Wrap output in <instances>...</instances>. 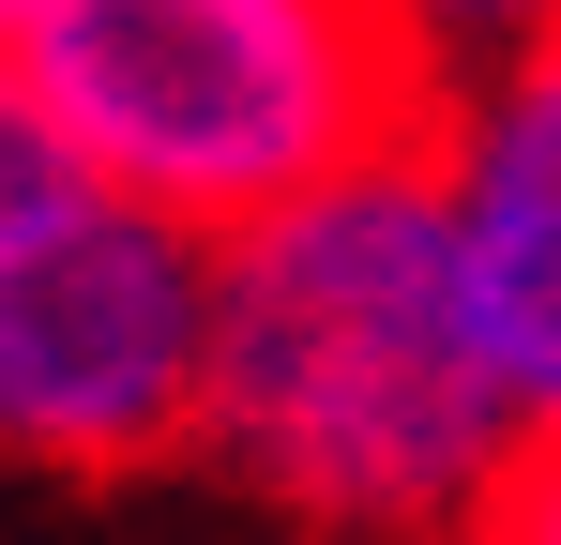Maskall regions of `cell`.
<instances>
[{
  "label": "cell",
  "instance_id": "1",
  "mask_svg": "<svg viewBox=\"0 0 561 545\" xmlns=\"http://www.w3.org/2000/svg\"><path fill=\"white\" fill-rule=\"evenodd\" d=\"M197 440L334 545L485 531V500L516 485L531 425H516V394L485 363L425 137L365 152L350 182L288 197L259 228H228Z\"/></svg>",
  "mask_w": 561,
  "mask_h": 545
},
{
  "label": "cell",
  "instance_id": "2",
  "mask_svg": "<svg viewBox=\"0 0 561 545\" xmlns=\"http://www.w3.org/2000/svg\"><path fill=\"white\" fill-rule=\"evenodd\" d=\"M15 77L77 167L213 243L425 137V77L379 0H31Z\"/></svg>",
  "mask_w": 561,
  "mask_h": 545
},
{
  "label": "cell",
  "instance_id": "3",
  "mask_svg": "<svg viewBox=\"0 0 561 545\" xmlns=\"http://www.w3.org/2000/svg\"><path fill=\"white\" fill-rule=\"evenodd\" d=\"M213 228L137 182L61 167L0 212V454L31 469H152L213 409Z\"/></svg>",
  "mask_w": 561,
  "mask_h": 545
},
{
  "label": "cell",
  "instance_id": "4",
  "mask_svg": "<svg viewBox=\"0 0 561 545\" xmlns=\"http://www.w3.org/2000/svg\"><path fill=\"white\" fill-rule=\"evenodd\" d=\"M425 167H440V212H456L485 363H501L516 425L561 440V31L516 46L501 77H470L456 106H425Z\"/></svg>",
  "mask_w": 561,
  "mask_h": 545
},
{
  "label": "cell",
  "instance_id": "5",
  "mask_svg": "<svg viewBox=\"0 0 561 545\" xmlns=\"http://www.w3.org/2000/svg\"><path fill=\"white\" fill-rule=\"evenodd\" d=\"M379 31L410 46V77H425V106H456L470 77H501L516 46H547L561 0H379Z\"/></svg>",
  "mask_w": 561,
  "mask_h": 545
},
{
  "label": "cell",
  "instance_id": "6",
  "mask_svg": "<svg viewBox=\"0 0 561 545\" xmlns=\"http://www.w3.org/2000/svg\"><path fill=\"white\" fill-rule=\"evenodd\" d=\"M61 167H77V152H61V121H46V91L15 77V46H0V212H15V197H46Z\"/></svg>",
  "mask_w": 561,
  "mask_h": 545
},
{
  "label": "cell",
  "instance_id": "7",
  "mask_svg": "<svg viewBox=\"0 0 561 545\" xmlns=\"http://www.w3.org/2000/svg\"><path fill=\"white\" fill-rule=\"evenodd\" d=\"M485 545H561V440L516 454V485L485 500Z\"/></svg>",
  "mask_w": 561,
  "mask_h": 545
},
{
  "label": "cell",
  "instance_id": "8",
  "mask_svg": "<svg viewBox=\"0 0 561 545\" xmlns=\"http://www.w3.org/2000/svg\"><path fill=\"white\" fill-rule=\"evenodd\" d=\"M15 31H31V0H0V46H15Z\"/></svg>",
  "mask_w": 561,
  "mask_h": 545
}]
</instances>
